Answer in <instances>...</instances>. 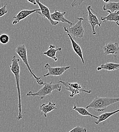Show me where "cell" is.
Masks as SVG:
<instances>
[{"instance_id": "6da1fadb", "label": "cell", "mask_w": 119, "mask_h": 132, "mask_svg": "<svg viewBox=\"0 0 119 132\" xmlns=\"http://www.w3.org/2000/svg\"><path fill=\"white\" fill-rule=\"evenodd\" d=\"M19 59L16 57V56L14 55L12 60V63L10 66V70L12 73L14 74L15 79L17 83V87L18 93V114L17 116V119L18 120H21L23 117L22 114V103H21V96L20 88V66L19 64Z\"/></svg>"}, {"instance_id": "484cf974", "label": "cell", "mask_w": 119, "mask_h": 132, "mask_svg": "<svg viewBox=\"0 0 119 132\" xmlns=\"http://www.w3.org/2000/svg\"><path fill=\"white\" fill-rule=\"evenodd\" d=\"M103 1L104 2H105V3H109V2L110 1V0H103Z\"/></svg>"}, {"instance_id": "7402d4cb", "label": "cell", "mask_w": 119, "mask_h": 132, "mask_svg": "<svg viewBox=\"0 0 119 132\" xmlns=\"http://www.w3.org/2000/svg\"><path fill=\"white\" fill-rule=\"evenodd\" d=\"M86 129L81 126H76L68 132H86Z\"/></svg>"}, {"instance_id": "5bb4252c", "label": "cell", "mask_w": 119, "mask_h": 132, "mask_svg": "<svg viewBox=\"0 0 119 132\" xmlns=\"http://www.w3.org/2000/svg\"><path fill=\"white\" fill-rule=\"evenodd\" d=\"M55 106L56 103H52L51 102H50L47 104L45 103L42 104L40 106V110L41 111V115H43L44 117H47V114L57 109Z\"/></svg>"}, {"instance_id": "603a6c76", "label": "cell", "mask_w": 119, "mask_h": 132, "mask_svg": "<svg viewBox=\"0 0 119 132\" xmlns=\"http://www.w3.org/2000/svg\"><path fill=\"white\" fill-rule=\"evenodd\" d=\"M7 4H6L5 5L3 6L0 8V17H2L8 13V10L7 8Z\"/></svg>"}, {"instance_id": "cb8c5ba5", "label": "cell", "mask_w": 119, "mask_h": 132, "mask_svg": "<svg viewBox=\"0 0 119 132\" xmlns=\"http://www.w3.org/2000/svg\"><path fill=\"white\" fill-rule=\"evenodd\" d=\"M85 0H73L72 3H71V7H75L80 6L81 4H83Z\"/></svg>"}, {"instance_id": "4316f807", "label": "cell", "mask_w": 119, "mask_h": 132, "mask_svg": "<svg viewBox=\"0 0 119 132\" xmlns=\"http://www.w3.org/2000/svg\"><path fill=\"white\" fill-rule=\"evenodd\" d=\"M116 24H117V25L118 26H119V21L116 22Z\"/></svg>"}, {"instance_id": "30bf717a", "label": "cell", "mask_w": 119, "mask_h": 132, "mask_svg": "<svg viewBox=\"0 0 119 132\" xmlns=\"http://www.w3.org/2000/svg\"><path fill=\"white\" fill-rule=\"evenodd\" d=\"M36 2L39 6V8L41 10L40 16H41L43 18H47L52 26H56L59 23V22L54 21L51 19V13L49 8L46 6L44 5L42 3H41L39 0H36Z\"/></svg>"}, {"instance_id": "ac0fdd59", "label": "cell", "mask_w": 119, "mask_h": 132, "mask_svg": "<svg viewBox=\"0 0 119 132\" xmlns=\"http://www.w3.org/2000/svg\"><path fill=\"white\" fill-rule=\"evenodd\" d=\"M73 111H75L78 113V114L81 116H91V117L95 118L96 119H98V116H94L92 114H91L86 108H84V107H77L76 105H74L73 108L72 110Z\"/></svg>"}, {"instance_id": "8fae6325", "label": "cell", "mask_w": 119, "mask_h": 132, "mask_svg": "<svg viewBox=\"0 0 119 132\" xmlns=\"http://www.w3.org/2000/svg\"><path fill=\"white\" fill-rule=\"evenodd\" d=\"M104 54L105 55L112 54L116 57L119 55V45L118 43H109L105 44L103 47Z\"/></svg>"}, {"instance_id": "7c38bea8", "label": "cell", "mask_w": 119, "mask_h": 132, "mask_svg": "<svg viewBox=\"0 0 119 132\" xmlns=\"http://www.w3.org/2000/svg\"><path fill=\"white\" fill-rule=\"evenodd\" d=\"M66 14V12H61L58 9L55 10L54 12L51 13V19L55 21H58L59 22H65L69 24H71L72 23V22H71L69 21L68 19H67L65 15Z\"/></svg>"}, {"instance_id": "8992f818", "label": "cell", "mask_w": 119, "mask_h": 132, "mask_svg": "<svg viewBox=\"0 0 119 132\" xmlns=\"http://www.w3.org/2000/svg\"><path fill=\"white\" fill-rule=\"evenodd\" d=\"M59 82L64 85L66 89L71 93L69 95V97L71 98H73L75 95H78L81 93L91 94L92 92L91 90H86L85 89V88L78 83L68 82L62 80H60Z\"/></svg>"}, {"instance_id": "52a82bcc", "label": "cell", "mask_w": 119, "mask_h": 132, "mask_svg": "<svg viewBox=\"0 0 119 132\" xmlns=\"http://www.w3.org/2000/svg\"><path fill=\"white\" fill-rule=\"evenodd\" d=\"M86 9L88 13V20L89 22L91 27L92 28V32L93 35L96 34V32L95 31V27L96 26H98L99 27H101V23L99 21L98 17L96 15V13L93 10L91 6H88Z\"/></svg>"}, {"instance_id": "4fadbf2b", "label": "cell", "mask_w": 119, "mask_h": 132, "mask_svg": "<svg viewBox=\"0 0 119 132\" xmlns=\"http://www.w3.org/2000/svg\"><path fill=\"white\" fill-rule=\"evenodd\" d=\"M67 33V35L69 37V38L71 41L72 47L73 51L80 57V58L81 59V60L82 61V63L83 64H85V61H84V56H83V51H82L81 46L74 40L73 38L69 33Z\"/></svg>"}, {"instance_id": "2e32d148", "label": "cell", "mask_w": 119, "mask_h": 132, "mask_svg": "<svg viewBox=\"0 0 119 132\" xmlns=\"http://www.w3.org/2000/svg\"><path fill=\"white\" fill-rule=\"evenodd\" d=\"M109 13V14L105 17H101V20L103 22L107 21H119V11H117L114 12H112L109 10L106 11Z\"/></svg>"}, {"instance_id": "d4e9b609", "label": "cell", "mask_w": 119, "mask_h": 132, "mask_svg": "<svg viewBox=\"0 0 119 132\" xmlns=\"http://www.w3.org/2000/svg\"><path fill=\"white\" fill-rule=\"evenodd\" d=\"M28 2H30L32 4H33L34 5H37V3L36 2V0H27Z\"/></svg>"}, {"instance_id": "e0dca14e", "label": "cell", "mask_w": 119, "mask_h": 132, "mask_svg": "<svg viewBox=\"0 0 119 132\" xmlns=\"http://www.w3.org/2000/svg\"><path fill=\"white\" fill-rule=\"evenodd\" d=\"M119 69V64L108 62L105 64L101 65L97 68V71H100L102 70H105L109 71H115Z\"/></svg>"}, {"instance_id": "3957f363", "label": "cell", "mask_w": 119, "mask_h": 132, "mask_svg": "<svg viewBox=\"0 0 119 132\" xmlns=\"http://www.w3.org/2000/svg\"><path fill=\"white\" fill-rule=\"evenodd\" d=\"M62 89V86L60 84V83H44L43 86L36 93H33L32 91L28 92L26 96L27 97H38L41 99H44L47 96L51 95L53 91L58 90L61 92Z\"/></svg>"}, {"instance_id": "9a60e30c", "label": "cell", "mask_w": 119, "mask_h": 132, "mask_svg": "<svg viewBox=\"0 0 119 132\" xmlns=\"http://www.w3.org/2000/svg\"><path fill=\"white\" fill-rule=\"evenodd\" d=\"M62 48L61 47H59L58 48H55V46L53 45H50L49 48L47 51L43 52V54L45 55L47 57L52 59L54 62H57L58 59L56 56V53L57 51H61Z\"/></svg>"}, {"instance_id": "5b68a950", "label": "cell", "mask_w": 119, "mask_h": 132, "mask_svg": "<svg viewBox=\"0 0 119 132\" xmlns=\"http://www.w3.org/2000/svg\"><path fill=\"white\" fill-rule=\"evenodd\" d=\"M78 21L76 23H74V20L72 23L70 24L69 28L63 26L64 31L68 33L73 38L81 39L83 38L85 34V29L83 26V21L84 18L83 17L77 18Z\"/></svg>"}, {"instance_id": "ffe728a7", "label": "cell", "mask_w": 119, "mask_h": 132, "mask_svg": "<svg viewBox=\"0 0 119 132\" xmlns=\"http://www.w3.org/2000/svg\"><path fill=\"white\" fill-rule=\"evenodd\" d=\"M104 11L109 10L112 12L119 11V2H109L106 3L103 6Z\"/></svg>"}, {"instance_id": "ba28073f", "label": "cell", "mask_w": 119, "mask_h": 132, "mask_svg": "<svg viewBox=\"0 0 119 132\" xmlns=\"http://www.w3.org/2000/svg\"><path fill=\"white\" fill-rule=\"evenodd\" d=\"M45 68L48 70V72L43 75L44 77H48L49 76H60L62 75L64 72L68 69L71 68L70 66H62V67H51L49 63H46L44 66Z\"/></svg>"}, {"instance_id": "277c9868", "label": "cell", "mask_w": 119, "mask_h": 132, "mask_svg": "<svg viewBox=\"0 0 119 132\" xmlns=\"http://www.w3.org/2000/svg\"><path fill=\"white\" fill-rule=\"evenodd\" d=\"M15 52L18 54V55L20 57L23 63L26 65V67H27L28 70L31 74V75L33 76L34 79L36 80L37 83L39 85H43L44 83L43 80L39 77L37 76L34 72L32 71V69L31 68L30 66L29 65L28 60V55H27V49L26 48V46L25 44H21L18 45L15 48Z\"/></svg>"}, {"instance_id": "44dd1931", "label": "cell", "mask_w": 119, "mask_h": 132, "mask_svg": "<svg viewBox=\"0 0 119 132\" xmlns=\"http://www.w3.org/2000/svg\"><path fill=\"white\" fill-rule=\"evenodd\" d=\"M10 41L9 36L6 34H3L0 35V43L3 45H6L9 43Z\"/></svg>"}, {"instance_id": "9c48e42d", "label": "cell", "mask_w": 119, "mask_h": 132, "mask_svg": "<svg viewBox=\"0 0 119 132\" xmlns=\"http://www.w3.org/2000/svg\"><path fill=\"white\" fill-rule=\"evenodd\" d=\"M38 13L39 15L41 14L40 9H35L33 10H27L24 9L19 11L17 15L13 17V20L12 21V24L15 25L18 23L20 21L26 19L27 17L29 16L33 13Z\"/></svg>"}, {"instance_id": "7a4b0ae2", "label": "cell", "mask_w": 119, "mask_h": 132, "mask_svg": "<svg viewBox=\"0 0 119 132\" xmlns=\"http://www.w3.org/2000/svg\"><path fill=\"white\" fill-rule=\"evenodd\" d=\"M118 102H119V98L96 97L86 107V108H93L98 112H102L105 110L109 106Z\"/></svg>"}, {"instance_id": "d6986e66", "label": "cell", "mask_w": 119, "mask_h": 132, "mask_svg": "<svg viewBox=\"0 0 119 132\" xmlns=\"http://www.w3.org/2000/svg\"><path fill=\"white\" fill-rule=\"evenodd\" d=\"M118 112H119V109H117L114 111L113 112H105L103 114H101V115L98 116V119L97 120L95 121V124L96 125H98L100 123L102 122L103 121H104L105 120H107V119H108L110 116L117 113Z\"/></svg>"}]
</instances>
